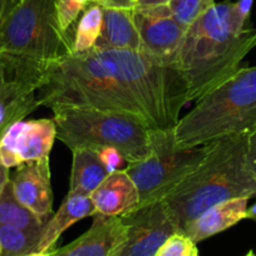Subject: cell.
Returning <instances> with one entry per match:
<instances>
[{
	"instance_id": "cell-1",
	"label": "cell",
	"mask_w": 256,
	"mask_h": 256,
	"mask_svg": "<svg viewBox=\"0 0 256 256\" xmlns=\"http://www.w3.org/2000/svg\"><path fill=\"white\" fill-rule=\"evenodd\" d=\"M256 46V29H241L235 3L214 4L187 28L176 64L188 84V103L228 80Z\"/></svg>"
},
{
	"instance_id": "cell-2",
	"label": "cell",
	"mask_w": 256,
	"mask_h": 256,
	"mask_svg": "<svg viewBox=\"0 0 256 256\" xmlns=\"http://www.w3.org/2000/svg\"><path fill=\"white\" fill-rule=\"evenodd\" d=\"M204 161L164 198L181 228L225 200L256 196L248 161V134L210 142Z\"/></svg>"
},
{
	"instance_id": "cell-3",
	"label": "cell",
	"mask_w": 256,
	"mask_h": 256,
	"mask_svg": "<svg viewBox=\"0 0 256 256\" xmlns=\"http://www.w3.org/2000/svg\"><path fill=\"white\" fill-rule=\"evenodd\" d=\"M116 82L144 110L152 130H172L188 103V84L177 64L144 50L92 49Z\"/></svg>"
},
{
	"instance_id": "cell-4",
	"label": "cell",
	"mask_w": 256,
	"mask_h": 256,
	"mask_svg": "<svg viewBox=\"0 0 256 256\" xmlns=\"http://www.w3.org/2000/svg\"><path fill=\"white\" fill-rule=\"evenodd\" d=\"M38 107H87L124 116L152 130L136 100L120 87L92 50L46 63L36 92Z\"/></svg>"
},
{
	"instance_id": "cell-5",
	"label": "cell",
	"mask_w": 256,
	"mask_h": 256,
	"mask_svg": "<svg viewBox=\"0 0 256 256\" xmlns=\"http://www.w3.org/2000/svg\"><path fill=\"white\" fill-rule=\"evenodd\" d=\"M255 126L256 67H240L180 118L174 136L180 146L190 148L225 137L248 134Z\"/></svg>"
},
{
	"instance_id": "cell-6",
	"label": "cell",
	"mask_w": 256,
	"mask_h": 256,
	"mask_svg": "<svg viewBox=\"0 0 256 256\" xmlns=\"http://www.w3.org/2000/svg\"><path fill=\"white\" fill-rule=\"evenodd\" d=\"M56 138L70 151L76 148H114L127 164L150 154V130L137 120L116 113L87 107L53 106Z\"/></svg>"
},
{
	"instance_id": "cell-7",
	"label": "cell",
	"mask_w": 256,
	"mask_h": 256,
	"mask_svg": "<svg viewBox=\"0 0 256 256\" xmlns=\"http://www.w3.org/2000/svg\"><path fill=\"white\" fill-rule=\"evenodd\" d=\"M58 0H18L0 23V53L52 63L73 54V36L60 28Z\"/></svg>"
},
{
	"instance_id": "cell-8",
	"label": "cell",
	"mask_w": 256,
	"mask_h": 256,
	"mask_svg": "<svg viewBox=\"0 0 256 256\" xmlns=\"http://www.w3.org/2000/svg\"><path fill=\"white\" fill-rule=\"evenodd\" d=\"M208 146L181 147L174 128L150 130V154L142 161L127 164L126 171L140 192V206L162 201L205 158Z\"/></svg>"
},
{
	"instance_id": "cell-9",
	"label": "cell",
	"mask_w": 256,
	"mask_h": 256,
	"mask_svg": "<svg viewBox=\"0 0 256 256\" xmlns=\"http://www.w3.org/2000/svg\"><path fill=\"white\" fill-rule=\"evenodd\" d=\"M46 63L0 53V137L38 108L36 92Z\"/></svg>"
},
{
	"instance_id": "cell-10",
	"label": "cell",
	"mask_w": 256,
	"mask_h": 256,
	"mask_svg": "<svg viewBox=\"0 0 256 256\" xmlns=\"http://www.w3.org/2000/svg\"><path fill=\"white\" fill-rule=\"evenodd\" d=\"M127 236L112 256H154L164 241L180 231V222L164 200L140 206L120 216Z\"/></svg>"
},
{
	"instance_id": "cell-11",
	"label": "cell",
	"mask_w": 256,
	"mask_h": 256,
	"mask_svg": "<svg viewBox=\"0 0 256 256\" xmlns=\"http://www.w3.org/2000/svg\"><path fill=\"white\" fill-rule=\"evenodd\" d=\"M56 128L53 118L19 120L0 137V161L8 168L49 157Z\"/></svg>"
},
{
	"instance_id": "cell-12",
	"label": "cell",
	"mask_w": 256,
	"mask_h": 256,
	"mask_svg": "<svg viewBox=\"0 0 256 256\" xmlns=\"http://www.w3.org/2000/svg\"><path fill=\"white\" fill-rule=\"evenodd\" d=\"M134 22L141 36L142 50L167 64H176L187 29L170 16L134 8Z\"/></svg>"
},
{
	"instance_id": "cell-13",
	"label": "cell",
	"mask_w": 256,
	"mask_h": 256,
	"mask_svg": "<svg viewBox=\"0 0 256 256\" xmlns=\"http://www.w3.org/2000/svg\"><path fill=\"white\" fill-rule=\"evenodd\" d=\"M10 182L19 202L46 222L53 212L54 198L49 157L19 164Z\"/></svg>"
},
{
	"instance_id": "cell-14",
	"label": "cell",
	"mask_w": 256,
	"mask_h": 256,
	"mask_svg": "<svg viewBox=\"0 0 256 256\" xmlns=\"http://www.w3.org/2000/svg\"><path fill=\"white\" fill-rule=\"evenodd\" d=\"M127 236L120 216L93 215V224L70 244L49 251L50 256H112Z\"/></svg>"
},
{
	"instance_id": "cell-15",
	"label": "cell",
	"mask_w": 256,
	"mask_h": 256,
	"mask_svg": "<svg viewBox=\"0 0 256 256\" xmlns=\"http://www.w3.org/2000/svg\"><path fill=\"white\" fill-rule=\"evenodd\" d=\"M90 198L96 214L104 216H123L140 208L138 188L126 170L108 174Z\"/></svg>"
},
{
	"instance_id": "cell-16",
	"label": "cell",
	"mask_w": 256,
	"mask_h": 256,
	"mask_svg": "<svg viewBox=\"0 0 256 256\" xmlns=\"http://www.w3.org/2000/svg\"><path fill=\"white\" fill-rule=\"evenodd\" d=\"M250 198H236L212 206L181 228V232L198 244L211 236L232 228L246 218Z\"/></svg>"
},
{
	"instance_id": "cell-17",
	"label": "cell",
	"mask_w": 256,
	"mask_h": 256,
	"mask_svg": "<svg viewBox=\"0 0 256 256\" xmlns=\"http://www.w3.org/2000/svg\"><path fill=\"white\" fill-rule=\"evenodd\" d=\"M134 12V8L103 6L102 30L96 46L117 50H142Z\"/></svg>"
},
{
	"instance_id": "cell-18",
	"label": "cell",
	"mask_w": 256,
	"mask_h": 256,
	"mask_svg": "<svg viewBox=\"0 0 256 256\" xmlns=\"http://www.w3.org/2000/svg\"><path fill=\"white\" fill-rule=\"evenodd\" d=\"M94 214L96 208L90 196L68 192L67 198H64L60 208L53 216L49 218L44 226L38 252H49L64 231L70 228L73 224L88 216H93Z\"/></svg>"
},
{
	"instance_id": "cell-19",
	"label": "cell",
	"mask_w": 256,
	"mask_h": 256,
	"mask_svg": "<svg viewBox=\"0 0 256 256\" xmlns=\"http://www.w3.org/2000/svg\"><path fill=\"white\" fill-rule=\"evenodd\" d=\"M72 156L70 194L90 196L110 172L93 150L76 148L72 151Z\"/></svg>"
},
{
	"instance_id": "cell-20",
	"label": "cell",
	"mask_w": 256,
	"mask_h": 256,
	"mask_svg": "<svg viewBox=\"0 0 256 256\" xmlns=\"http://www.w3.org/2000/svg\"><path fill=\"white\" fill-rule=\"evenodd\" d=\"M46 224L23 204L19 202L14 195L13 186L9 180L0 195V225L16 226L19 228L30 230L44 228Z\"/></svg>"
},
{
	"instance_id": "cell-21",
	"label": "cell",
	"mask_w": 256,
	"mask_h": 256,
	"mask_svg": "<svg viewBox=\"0 0 256 256\" xmlns=\"http://www.w3.org/2000/svg\"><path fill=\"white\" fill-rule=\"evenodd\" d=\"M103 23V6L90 3L83 12L74 36H73V53L82 54L92 50L100 36Z\"/></svg>"
},
{
	"instance_id": "cell-22",
	"label": "cell",
	"mask_w": 256,
	"mask_h": 256,
	"mask_svg": "<svg viewBox=\"0 0 256 256\" xmlns=\"http://www.w3.org/2000/svg\"><path fill=\"white\" fill-rule=\"evenodd\" d=\"M214 4H215L214 0H171L164 6L144 9H148L152 13L170 16L187 29Z\"/></svg>"
},
{
	"instance_id": "cell-23",
	"label": "cell",
	"mask_w": 256,
	"mask_h": 256,
	"mask_svg": "<svg viewBox=\"0 0 256 256\" xmlns=\"http://www.w3.org/2000/svg\"><path fill=\"white\" fill-rule=\"evenodd\" d=\"M154 256H198V244L178 231L164 241Z\"/></svg>"
},
{
	"instance_id": "cell-24",
	"label": "cell",
	"mask_w": 256,
	"mask_h": 256,
	"mask_svg": "<svg viewBox=\"0 0 256 256\" xmlns=\"http://www.w3.org/2000/svg\"><path fill=\"white\" fill-rule=\"evenodd\" d=\"M90 4V0H58L56 16L60 28L64 32H70V28L80 14L84 12Z\"/></svg>"
},
{
	"instance_id": "cell-25",
	"label": "cell",
	"mask_w": 256,
	"mask_h": 256,
	"mask_svg": "<svg viewBox=\"0 0 256 256\" xmlns=\"http://www.w3.org/2000/svg\"><path fill=\"white\" fill-rule=\"evenodd\" d=\"M100 156V161L108 170V172L117 171V170H124L127 167V162L123 158L120 152H118L114 148H102L100 151H96Z\"/></svg>"
},
{
	"instance_id": "cell-26",
	"label": "cell",
	"mask_w": 256,
	"mask_h": 256,
	"mask_svg": "<svg viewBox=\"0 0 256 256\" xmlns=\"http://www.w3.org/2000/svg\"><path fill=\"white\" fill-rule=\"evenodd\" d=\"M252 3L254 0H238V3H235L236 18H238V23L241 29H245L246 20H248V16H250Z\"/></svg>"
},
{
	"instance_id": "cell-27",
	"label": "cell",
	"mask_w": 256,
	"mask_h": 256,
	"mask_svg": "<svg viewBox=\"0 0 256 256\" xmlns=\"http://www.w3.org/2000/svg\"><path fill=\"white\" fill-rule=\"evenodd\" d=\"M248 161L251 172L256 180V126L248 134Z\"/></svg>"
},
{
	"instance_id": "cell-28",
	"label": "cell",
	"mask_w": 256,
	"mask_h": 256,
	"mask_svg": "<svg viewBox=\"0 0 256 256\" xmlns=\"http://www.w3.org/2000/svg\"><path fill=\"white\" fill-rule=\"evenodd\" d=\"M16 2L18 0H0V23L8 16V13L16 6Z\"/></svg>"
},
{
	"instance_id": "cell-29",
	"label": "cell",
	"mask_w": 256,
	"mask_h": 256,
	"mask_svg": "<svg viewBox=\"0 0 256 256\" xmlns=\"http://www.w3.org/2000/svg\"><path fill=\"white\" fill-rule=\"evenodd\" d=\"M9 170L10 168L4 166L3 162L0 161V195H2V192H3L6 184H8V181L10 180V177H9Z\"/></svg>"
},
{
	"instance_id": "cell-30",
	"label": "cell",
	"mask_w": 256,
	"mask_h": 256,
	"mask_svg": "<svg viewBox=\"0 0 256 256\" xmlns=\"http://www.w3.org/2000/svg\"><path fill=\"white\" fill-rule=\"evenodd\" d=\"M171 0H138L136 8H151V6H164Z\"/></svg>"
},
{
	"instance_id": "cell-31",
	"label": "cell",
	"mask_w": 256,
	"mask_h": 256,
	"mask_svg": "<svg viewBox=\"0 0 256 256\" xmlns=\"http://www.w3.org/2000/svg\"><path fill=\"white\" fill-rule=\"evenodd\" d=\"M138 0H110L108 6H118V8H136Z\"/></svg>"
},
{
	"instance_id": "cell-32",
	"label": "cell",
	"mask_w": 256,
	"mask_h": 256,
	"mask_svg": "<svg viewBox=\"0 0 256 256\" xmlns=\"http://www.w3.org/2000/svg\"><path fill=\"white\" fill-rule=\"evenodd\" d=\"M246 218H251V220L256 221V202L250 208H248V212H246Z\"/></svg>"
},
{
	"instance_id": "cell-33",
	"label": "cell",
	"mask_w": 256,
	"mask_h": 256,
	"mask_svg": "<svg viewBox=\"0 0 256 256\" xmlns=\"http://www.w3.org/2000/svg\"><path fill=\"white\" fill-rule=\"evenodd\" d=\"M90 3L98 4L102 6H108L110 4V0H90Z\"/></svg>"
},
{
	"instance_id": "cell-34",
	"label": "cell",
	"mask_w": 256,
	"mask_h": 256,
	"mask_svg": "<svg viewBox=\"0 0 256 256\" xmlns=\"http://www.w3.org/2000/svg\"><path fill=\"white\" fill-rule=\"evenodd\" d=\"M29 256H50V255H49V252H33Z\"/></svg>"
},
{
	"instance_id": "cell-35",
	"label": "cell",
	"mask_w": 256,
	"mask_h": 256,
	"mask_svg": "<svg viewBox=\"0 0 256 256\" xmlns=\"http://www.w3.org/2000/svg\"><path fill=\"white\" fill-rule=\"evenodd\" d=\"M245 256H256V255H255V254H254V251H248V252L246 254Z\"/></svg>"
},
{
	"instance_id": "cell-36",
	"label": "cell",
	"mask_w": 256,
	"mask_h": 256,
	"mask_svg": "<svg viewBox=\"0 0 256 256\" xmlns=\"http://www.w3.org/2000/svg\"><path fill=\"white\" fill-rule=\"evenodd\" d=\"M28 256H29V255H28Z\"/></svg>"
}]
</instances>
